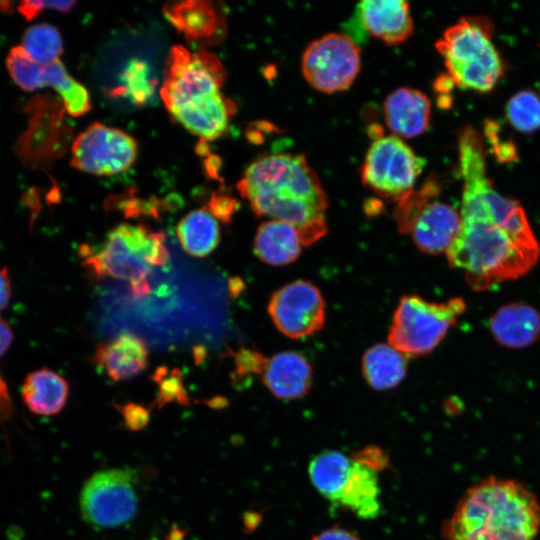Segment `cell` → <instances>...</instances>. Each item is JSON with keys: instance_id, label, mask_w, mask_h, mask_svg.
I'll use <instances>...</instances> for the list:
<instances>
[{"instance_id": "1", "label": "cell", "mask_w": 540, "mask_h": 540, "mask_svg": "<svg viewBox=\"0 0 540 540\" xmlns=\"http://www.w3.org/2000/svg\"><path fill=\"white\" fill-rule=\"evenodd\" d=\"M459 164L461 224L446 252L450 265L462 270L475 290L523 276L537 263L539 244L522 206L488 178L483 142L470 126L459 135Z\"/></svg>"}, {"instance_id": "2", "label": "cell", "mask_w": 540, "mask_h": 540, "mask_svg": "<svg viewBox=\"0 0 540 540\" xmlns=\"http://www.w3.org/2000/svg\"><path fill=\"white\" fill-rule=\"evenodd\" d=\"M258 216L292 225L304 246L328 230V199L316 172L300 154L277 153L252 162L237 184Z\"/></svg>"}, {"instance_id": "3", "label": "cell", "mask_w": 540, "mask_h": 540, "mask_svg": "<svg viewBox=\"0 0 540 540\" xmlns=\"http://www.w3.org/2000/svg\"><path fill=\"white\" fill-rule=\"evenodd\" d=\"M539 529L537 496L520 481L489 476L465 491L442 531L446 540H534Z\"/></svg>"}, {"instance_id": "4", "label": "cell", "mask_w": 540, "mask_h": 540, "mask_svg": "<svg viewBox=\"0 0 540 540\" xmlns=\"http://www.w3.org/2000/svg\"><path fill=\"white\" fill-rule=\"evenodd\" d=\"M226 71L211 52L171 48L160 90L163 103L184 128L203 140L223 135L235 105L221 93Z\"/></svg>"}, {"instance_id": "5", "label": "cell", "mask_w": 540, "mask_h": 540, "mask_svg": "<svg viewBox=\"0 0 540 540\" xmlns=\"http://www.w3.org/2000/svg\"><path fill=\"white\" fill-rule=\"evenodd\" d=\"M84 266L97 277H111L129 282L135 296H146L148 275L155 266L169 259L165 234L143 224H120L106 236L96 251L81 249Z\"/></svg>"}, {"instance_id": "6", "label": "cell", "mask_w": 540, "mask_h": 540, "mask_svg": "<svg viewBox=\"0 0 540 540\" xmlns=\"http://www.w3.org/2000/svg\"><path fill=\"white\" fill-rule=\"evenodd\" d=\"M491 35L492 23L488 18L463 17L437 40L436 49L458 87L487 92L502 76L503 62Z\"/></svg>"}, {"instance_id": "7", "label": "cell", "mask_w": 540, "mask_h": 540, "mask_svg": "<svg viewBox=\"0 0 540 540\" xmlns=\"http://www.w3.org/2000/svg\"><path fill=\"white\" fill-rule=\"evenodd\" d=\"M462 298L431 302L418 295L403 296L395 309L388 344L407 357L432 352L464 312Z\"/></svg>"}, {"instance_id": "8", "label": "cell", "mask_w": 540, "mask_h": 540, "mask_svg": "<svg viewBox=\"0 0 540 540\" xmlns=\"http://www.w3.org/2000/svg\"><path fill=\"white\" fill-rule=\"evenodd\" d=\"M137 473L134 469L98 471L84 483L79 503L83 519L98 528H116L137 513Z\"/></svg>"}, {"instance_id": "9", "label": "cell", "mask_w": 540, "mask_h": 540, "mask_svg": "<svg viewBox=\"0 0 540 540\" xmlns=\"http://www.w3.org/2000/svg\"><path fill=\"white\" fill-rule=\"evenodd\" d=\"M424 164L401 138L379 136L367 150L361 178L378 195L400 200L412 192Z\"/></svg>"}, {"instance_id": "10", "label": "cell", "mask_w": 540, "mask_h": 540, "mask_svg": "<svg viewBox=\"0 0 540 540\" xmlns=\"http://www.w3.org/2000/svg\"><path fill=\"white\" fill-rule=\"evenodd\" d=\"M361 66L359 46L350 36L328 33L312 41L305 49L301 71L314 89L336 93L351 86Z\"/></svg>"}, {"instance_id": "11", "label": "cell", "mask_w": 540, "mask_h": 540, "mask_svg": "<svg viewBox=\"0 0 540 540\" xmlns=\"http://www.w3.org/2000/svg\"><path fill=\"white\" fill-rule=\"evenodd\" d=\"M71 165L94 175H115L135 162L136 141L122 130L93 123L81 132L72 145Z\"/></svg>"}, {"instance_id": "12", "label": "cell", "mask_w": 540, "mask_h": 540, "mask_svg": "<svg viewBox=\"0 0 540 540\" xmlns=\"http://www.w3.org/2000/svg\"><path fill=\"white\" fill-rule=\"evenodd\" d=\"M268 314L282 334L291 339H302L323 328L326 305L322 293L313 283L296 280L272 294Z\"/></svg>"}, {"instance_id": "13", "label": "cell", "mask_w": 540, "mask_h": 540, "mask_svg": "<svg viewBox=\"0 0 540 540\" xmlns=\"http://www.w3.org/2000/svg\"><path fill=\"white\" fill-rule=\"evenodd\" d=\"M460 213L440 201L426 203L412 221L409 232L414 244L427 254L447 252L460 230Z\"/></svg>"}, {"instance_id": "14", "label": "cell", "mask_w": 540, "mask_h": 540, "mask_svg": "<svg viewBox=\"0 0 540 540\" xmlns=\"http://www.w3.org/2000/svg\"><path fill=\"white\" fill-rule=\"evenodd\" d=\"M262 381L277 399L297 400L309 392L313 382V369L302 354L282 351L266 360Z\"/></svg>"}, {"instance_id": "15", "label": "cell", "mask_w": 540, "mask_h": 540, "mask_svg": "<svg viewBox=\"0 0 540 540\" xmlns=\"http://www.w3.org/2000/svg\"><path fill=\"white\" fill-rule=\"evenodd\" d=\"M385 122L399 138H413L423 134L430 123L431 103L420 90L400 87L385 99Z\"/></svg>"}, {"instance_id": "16", "label": "cell", "mask_w": 540, "mask_h": 540, "mask_svg": "<svg viewBox=\"0 0 540 540\" xmlns=\"http://www.w3.org/2000/svg\"><path fill=\"white\" fill-rule=\"evenodd\" d=\"M166 18L191 41L213 43L225 34V20L210 1H180L164 7Z\"/></svg>"}, {"instance_id": "17", "label": "cell", "mask_w": 540, "mask_h": 540, "mask_svg": "<svg viewBox=\"0 0 540 540\" xmlns=\"http://www.w3.org/2000/svg\"><path fill=\"white\" fill-rule=\"evenodd\" d=\"M365 29L388 45L401 43L413 32L409 4L403 0H366L358 5Z\"/></svg>"}, {"instance_id": "18", "label": "cell", "mask_w": 540, "mask_h": 540, "mask_svg": "<svg viewBox=\"0 0 540 540\" xmlns=\"http://www.w3.org/2000/svg\"><path fill=\"white\" fill-rule=\"evenodd\" d=\"M148 358L147 343L129 333L99 344L93 355L94 363L114 381L127 380L143 372Z\"/></svg>"}, {"instance_id": "19", "label": "cell", "mask_w": 540, "mask_h": 540, "mask_svg": "<svg viewBox=\"0 0 540 540\" xmlns=\"http://www.w3.org/2000/svg\"><path fill=\"white\" fill-rule=\"evenodd\" d=\"M490 329L498 343L510 348H524L540 336V314L528 304H507L493 314Z\"/></svg>"}, {"instance_id": "20", "label": "cell", "mask_w": 540, "mask_h": 540, "mask_svg": "<svg viewBox=\"0 0 540 540\" xmlns=\"http://www.w3.org/2000/svg\"><path fill=\"white\" fill-rule=\"evenodd\" d=\"M304 246L298 231L290 224L270 219L263 222L254 237V252L258 258L272 266L294 262Z\"/></svg>"}, {"instance_id": "21", "label": "cell", "mask_w": 540, "mask_h": 540, "mask_svg": "<svg viewBox=\"0 0 540 540\" xmlns=\"http://www.w3.org/2000/svg\"><path fill=\"white\" fill-rule=\"evenodd\" d=\"M21 395L24 404L32 413L52 416L58 414L66 405L69 386L55 371L41 368L27 375Z\"/></svg>"}, {"instance_id": "22", "label": "cell", "mask_w": 540, "mask_h": 540, "mask_svg": "<svg viewBox=\"0 0 540 540\" xmlns=\"http://www.w3.org/2000/svg\"><path fill=\"white\" fill-rule=\"evenodd\" d=\"M377 471L352 459L347 481L338 504L365 520L376 518L381 510Z\"/></svg>"}, {"instance_id": "23", "label": "cell", "mask_w": 540, "mask_h": 540, "mask_svg": "<svg viewBox=\"0 0 540 540\" xmlns=\"http://www.w3.org/2000/svg\"><path fill=\"white\" fill-rule=\"evenodd\" d=\"M361 369L364 380L372 389L389 390L404 380L407 356L388 343H378L363 354Z\"/></svg>"}, {"instance_id": "24", "label": "cell", "mask_w": 540, "mask_h": 540, "mask_svg": "<svg viewBox=\"0 0 540 540\" xmlns=\"http://www.w3.org/2000/svg\"><path fill=\"white\" fill-rule=\"evenodd\" d=\"M352 465V458L337 450H324L309 463L308 474L313 486L326 499L339 501Z\"/></svg>"}, {"instance_id": "25", "label": "cell", "mask_w": 540, "mask_h": 540, "mask_svg": "<svg viewBox=\"0 0 540 540\" xmlns=\"http://www.w3.org/2000/svg\"><path fill=\"white\" fill-rule=\"evenodd\" d=\"M176 235L184 251L194 257L209 255L220 242L218 222L205 208L185 215L176 227Z\"/></svg>"}, {"instance_id": "26", "label": "cell", "mask_w": 540, "mask_h": 540, "mask_svg": "<svg viewBox=\"0 0 540 540\" xmlns=\"http://www.w3.org/2000/svg\"><path fill=\"white\" fill-rule=\"evenodd\" d=\"M44 86L53 87L71 116H81L91 109L86 88L67 73L60 60L45 64Z\"/></svg>"}, {"instance_id": "27", "label": "cell", "mask_w": 540, "mask_h": 540, "mask_svg": "<svg viewBox=\"0 0 540 540\" xmlns=\"http://www.w3.org/2000/svg\"><path fill=\"white\" fill-rule=\"evenodd\" d=\"M20 46L31 59L44 65L59 60L63 51V42L59 31L47 23L28 27L22 36Z\"/></svg>"}, {"instance_id": "28", "label": "cell", "mask_w": 540, "mask_h": 540, "mask_svg": "<svg viewBox=\"0 0 540 540\" xmlns=\"http://www.w3.org/2000/svg\"><path fill=\"white\" fill-rule=\"evenodd\" d=\"M6 67L14 83L21 89L34 91L44 87L45 65L31 59L21 46L9 51Z\"/></svg>"}, {"instance_id": "29", "label": "cell", "mask_w": 540, "mask_h": 540, "mask_svg": "<svg viewBox=\"0 0 540 540\" xmlns=\"http://www.w3.org/2000/svg\"><path fill=\"white\" fill-rule=\"evenodd\" d=\"M506 115L517 130L533 132L540 128V98L530 90H521L509 99Z\"/></svg>"}, {"instance_id": "30", "label": "cell", "mask_w": 540, "mask_h": 540, "mask_svg": "<svg viewBox=\"0 0 540 540\" xmlns=\"http://www.w3.org/2000/svg\"><path fill=\"white\" fill-rule=\"evenodd\" d=\"M153 379L158 384V393L154 402L158 408L172 402L182 405L189 403L179 369L169 370L166 367H160L155 371Z\"/></svg>"}, {"instance_id": "31", "label": "cell", "mask_w": 540, "mask_h": 540, "mask_svg": "<svg viewBox=\"0 0 540 540\" xmlns=\"http://www.w3.org/2000/svg\"><path fill=\"white\" fill-rule=\"evenodd\" d=\"M122 88L135 103H145L153 91L147 66L133 61L125 70Z\"/></svg>"}, {"instance_id": "32", "label": "cell", "mask_w": 540, "mask_h": 540, "mask_svg": "<svg viewBox=\"0 0 540 540\" xmlns=\"http://www.w3.org/2000/svg\"><path fill=\"white\" fill-rule=\"evenodd\" d=\"M124 419L125 426L131 431L143 429L149 422L150 409L135 403L116 405Z\"/></svg>"}, {"instance_id": "33", "label": "cell", "mask_w": 540, "mask_h": 540, "mask_svg": "<svg viewBox=\"0 0 540 540\" xmlns=\"http://www.w3.org/2000/svg\"><path fill=\"white\" fill-rule=\"evenodd\" d=\"M485 133L493 146L494 154L499 160L512 161L516 158V149L514 144L500 139V129L495 121L486 122Z\"/></svg>"}, {"instance_id": "34", "label": "cell", "mask_w": 540, "mask_h": 540, "mask_svg": "<svg viewBox=\"0 0 540 540\" xmlns=\"http://www.w3.org/2000/svg\"><path fill=\"white\" fill-rule=\"evenodd\" d=\"M266 360L257 352L246 349L240 350L235 354L236 372L240 374L262 372Z\"/></svg>"}, {"instance_id": "35", "label": "cell", "mask_w": 540, "mask_h": 540, "mask_svg": "<svg viewBox=\"0 0 540 540\" xmlns=\"http://www.w3.org/2000/svg\"><path fill=\"white\" fill-rule=\"evenodd\" d=\"M236 200L226 195H214L209 204L208 211L215 218L227 223L236 211Z\"/></svg>"}, {"instance_id": "36", "label": "cell", "mask_w": 540, "mask_h": 540, "mask_svg": "<svg viewBox=\"0 0 540 540\" xmlns=\"http://www.w3.org/2000/svg\"><path fill=\"white\" fill-rule=\"evenodd\" d=\"M353 460L379 472L388 464V457L382 449L378 447H366L358 451Z\"/></svg>"}, {"instance_id": "37", "label": "cell", "mask_w": 540, "mask_h": 540, "mask_svg": "<svg viewBox=\"0 0 540 540\" xmlns=\"http://www.w3.org/2000/svg\"><path fill=\"white\" fill-rule=\"evenodd\" d=\"M312 540H360V538L349 529L333 526L316 534Z\"/></svg>"}, {"instance_id": "38", "label": "cell", "mask_w": 540, "mask_h": 540, "mask_svg": "<svg viewBox=\"0 0 540 540\" xmlns=\"http://www.w3.org/2000/svg\"><path fill=\"white\" fill-rule=\"evenodd\" d=\"M13 412L11 398L6 382L0 374V420H7Z\"/></svg>"}, {"instance_id": "39", "label": "cell", "mask_w": 540, "mask_h": 540, "mask_svg": "<svg viewBox=\"0 0 540 540\" xmlns=\"http://www.w3.org/2000/svg\"><path fill=\"white\" fill-rule=\"evenodd\" d=\"M11 299V282L6 268L0 269V311L5 309Z\"/></svg>"}, {"instance_id": "40", "label": "cell", "mask_w": 540, "mask_h": 540, "mask_svg": "<svg viewBox=\"0 0 540 540\" xmlns=\"http://www.w3.org/2000/svg\"><path fill=\"white\" fill-rule=\"evenodd\" d=\"M13 337V331L10 325L0 316V358L11 347Z\"/></svg>"}, {"instance_id": "41", "label": "cell", "mask_w": 540, "mask_h": 540, "mask_svg": "<svg viewBox=\"0 0 540 540\" xmlns=\"http://www.w3.org/2000/svg\"><path fill=\"white\" fill-rule=\"evenodd\" d=\"M46 9L45 1H22L18 10L27 20L34 18L39 12Z\"/></svg>"}]
</instances>
